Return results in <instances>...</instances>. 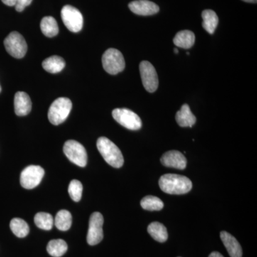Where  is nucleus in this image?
<instances>
[{
  "mask_svg": "<svg viewBox=\"0 0 257 257\" xmlns=\"http://www.w3.org/2000/svg\"><path fill=\"white\" fill-rule=\"evenodd\" d=\"M174 51H175V54H178L179 51H178V50H177V48L175 49V50H174Z\"/></svg>",
  "mask_w": 257,
  "mask_h": 257,
  "instance_id": "nucleus-32",
  "label": "nucleus"
},
{
  "mask_svg": "<svg viewBox=\"0 0 257 257\" xmlns=\"http://www.w3.org/2000/svg\"><path fill=\"white\" fill-rule=\"evenodd\" d=\"M202 17L203 19L202 27L208 33L212 35L215 31L219 18L215 12L211 10H205L202 12Z\"/></svg>",
  "mask_w": 257,
  "mask_h": 257,
  "instance_id": "nucleus-19",
  "label": "nucleus"
},
{
  "mask_svg": "<svg viewBox=\"0 0 257 257\" xmlns=\"http://www.w3.org/2000/svg\"><path fill=\"white\" fill-rule=\"evenodd\" d=\"M67 243L63 239L51 240L47 246V251L49 254L53 257H61L67 252Z\"/></svg>",
  "mask_w": 257,
  "mask_h": 257,
  "instance_id": "nucleus-23",
  "label": "nucleus"
},
{
  "mask_svg": "<svg viewBox=\"0 0 257 257\" xmlns=\"http://www.w3.org/2000/svg\"><path fill=\"white\" fill-rule=\"evenodd\" d=\"M42 67L47 72L52 74L62 72L65 67L64 59L60 56L54 55L47 58L42 62Z\"/></svg>",
  "mask_w": 257,
  "mask_h": 257,
  "instance_id": "nucleus-18",
  "label": "nucleus"
},
{
  "mask_svg": "<svg viewBox=\"0 0 257 257\" xmlns=\"http://www.w3.org/2000/svg\"><path fill=\"white\" fill-rule=\"evenodd\" d=\"M4 45L7 52L17 59L23 58L28 51L25 38L18 32H13L5 38Z\"/></svg>",
  "mask_w": 257,
  "mask_h": 257,
  "instance_id": "nucleus-5",
  "label": "nucleus"
},
{
  "mask_svg": "<svg viewBox=\"0 0 257 257\" xmlns=\"http://www.w3.org/2000/svg\"><path fill=\"white\" fill-rule=\"evenodd\" d=\"M45 175V170L40 166L30 165L22 172L20 184L23 188L32 189L42 182Z\"/></svg>",
  "mask_w": 257,
  "mask_h": 257,
  "instance_id": "nucleus-9",
  "label": "nucleus"
},
{
  "mask_svg": "<svg viewBox=\"0 0 257 257\" xmlns=\"http://www.w3.org/2000/svg\"><path fill=\"white\" fill-rule=\"evenodd\" d=\"M142 207L145 210L160 211L164 208V203L160 198L149 195L142 199Z\"/></svg>",
  "mask_w": 257,
  "mask_h": 257,
  "instance_id": "nucleus-25",
  "label": "nucleus"
},
{
  "mask_svg": "<svg viewBox=\"0 0 257 257\" xmlns=\"http://www.w3.org/2000/svg\"><path fill=\"white\" fill-rule=\"evenodd\" d=\"M15 111L18 116H26L31 111L32 101L27 93L18 92L15 96Z\"/></svg>",
  "mask_w": 257,
  "mask_h": 257,
  "instance_id": "nucleus-14",
  "label": "nucleus"
},
{
  "mask_svg": "<svg viewBox=\"0 0 257 257\" xmlns=\"http://www.w3.org/2000/svg\"><path fill=\"white\" fill-rule=\"evenodd\" d=\"M128 8L135 14L141 16H150L157 14L160 8L155 3L149 0H136L128 4Z\"/></svg>",
  "mask_w": 257,
  "mask_h": 257,
  "instance_id": "nucleus-12",
  "label": "nucleus"
},
{
  "mask_svg": "<svg viewBox=\"0 0 257 257\" xmlns=\"http://www.w3.org/2000/svg\"><path fill=\"white\" fill-rule=\"evenodd\" d=\"M220 237L230 256H242V248L241 245L232 235L223 231L220 233Z\"/></svg>",
  "mask_w": 257,
  "mask_h": 257,
  "instance_id": "nucleus-15",
  "label": "nucleus"
},
{
  "mask_svg": "<svg viewBox=\"0 0 257 257\" xmlns=\"http://www.w3.org/2000/svg\"><path fill=\"white\" fill-rule=\"evenodd\" d=\"M98 151L106 163L114 168H120L124 165V157L118 147L109 139L101 137L96 143Z\"/></svg>",
  "mask_w": 257,
  "mask_h": 257,
  "instance_id": "nucleus-2",
  "label": "nucleus"
},
{
  "mask_svg": "<svg viewBox=\"0 0 257 257\" xmlns=\"http://www.w3.org/2000/svg\"><path fill=\"white\" fill-rule=\"evenodd\" d=\"M1 91H2V88H1V86H0V92H1Z\"/></svg>",
  "mask_w": 257,
  "mask_h": 257,
  "instance_id": "nucleus-33",
  "label": "nucleus"
},
{
  "mask_svg": "<svg viewBox=\"0 0 257 257\" xmlns=\"http://www.w3.org/2000/svg\"><path fill=\"white\" fill-rule=\"evenodd\" d=\"M140 72L144 87L147 92H155L158 88V76L155 67L148 61H143L140 64Z\"/></svg>",
  "mask_w": 257,
  "mask_h": 257,
  "instance_id": "nucleus-11",
  "label": "nucleus"
},
{
  "mask_svg": "<svg viewBox=\"0 0 257 257\" xmlns=\"http://www.w3.org/2000/svg\"><path fill=\"white\" fill-rule=\"evenodd\" d=\"M176 46L183 49H189L193 47L195 42V35L194 32L189 30L179 32L173 40Z\"/></svg>",
  "mask_w": 257,
  "mask_h": 257,
  "instance_id": "nucleus-17",
  "label": "nucleus"
},
{
  "mask_svg": "<svg viewBox=\"0 0 257 257\" xmlns=\"http://www.w3.org/2000/svg\"><path fill=\"white\" fill-rule=\"evenodd\" d=\"M10 229L13 234L19 238H24L28 236L30 232V227L28 223L20 218H14L10 221Z\"/></svg>",
  "mask_w": 257,
  "mask_h": 257,
  "instance_id": "nucleus-24",
  "label": "nucleus"
},
{
  "mask_svg": "<svg viewBox=\"0 0 257 257\" xmlns=\"http://www.w3.org/2000/svg\"><path fill=\"white\" fill-rule=\"evenodd\" d=\"M209 257H224V256L218 251H213L210 253Z\"/></svg>",
  "mask_w": 257,
  "mask_h": 257,
  "instance_id": "nucleus-30",
  "label": "nucleus"
},
{
  "mask_svg": "<svg viewBox=\"0 0 257 257\" xmlns=\"http://www.w3.org/2000/svg\"><path fill=\"white\" fill-rule=\"evenodd\" d=\"M147 231L150 236L159 242H165L168 239L167 228L165 227V225L157 221L152 222L149 225Z\"/></svg>",
  "mask_w": 257,
  "mask_h": 257,
  "instance_id": "nucleus-20",
  "label": "nucleus"
},
{
  "mask_svg": "<svg viewBox=\"0 0 257 257\" xmlns=\"http://www.w3.org/2000/svg\"><path fill=\"white\" fill-rule=\"evenodd\" d=\"M104 218L99 212H94L89 219V229H88L87 241L91 246L100 243L104 237L103 233Z\"/></svg>",
  "mask_w": 257,
  "mask_h": 257,
  "instance_id": "nucleus-10",
  "label": "nucleus"
},
{
  "mask_svg": "<svg viewBox=\"0 0 257 257\" xmlns=\"http://www.w3.org/2000/svg\"><path fill=\"white\" fill-rule=\"evenodd\" d=\"M83 186L77 179L71 181L69 183L68 192L69 196L74 202H79L82 198Z\"/></svg>",
  "mask_w": 257,
  "mask_h": 257,
  "instance_id": "nucleus-27",
  "label": "nucleus"
},
{
  "mask_svg": "<svg viewBox=\"0 0 257 257\" xmlns=\"http://www.w3.org/2000/svg\"><path fill=\"white\" fill-rule=\"evenodd\" d=\"M242 1L245 2V3H256L257 0H242Z\"/></svg>",
  "mask_w": 257,
  "mask_h": 257,
  "instance_id": "nucleus-31",
  "label": "nucleus"
},
{
  "mask_svg": "<svg viewBox=\"0 0 257 257\" xmlns=\"http://www.w3.org/2000/svg\"><path fill=\"white\" fill-rule=\"evenodd\" d=\"M112 116L115 121L128 130L136 131L143 126L140 116L130 109L125 108L115 109L112 111Z\"/></svg>",
  "mask_w": 257,
  "mask_h": 257,
  "instance_id": "nucleus-7",
  "label": "nucleus"
},
{
  "mask_svg": "<svg viewBox=\"0 0 257 257\" xmlns=\"http://www.w3.org/2000/svg\"><path fill=\"white\" fill-rule=\"evenodd\" d=\"M162 165L167 167L184 170L187 167V159L180 152L172 150L166 152L161 158Z\"/></svg>",
  "mask_w": 257,
  "mask_h": 257,
  "instance_id": "nucleus-13",
  "label": "nucleus"
},
{
  "mask_svg": "<svg viewBox=\"0 0 257 257\" xmlns=\"http://www.w3.org/2000/svg\"><path fill=\"white\" fill-rule=\"evenodd\" d=\"M32 0H17V4L15 5V9L19 13L23 12L26 7L31 4Z\"/></svg>",
  "mask_w": 257,
  "mask_h": 257,
  "instance_id": "nucleus-28",
  "label": "nucleus"
},
{
  "mask_svg": "<svg viewBox=\"0 0 257 257\" xmlns=\"http://www.w3.org/2000/svg\"><path fill=\"white\" fill-rule=\"evenodd\" d=\"M102 65L107 73L119 74L125 68V61L122 54L116 49H108L102 56Z\"/></svg>",
  "mask_w": 257,
  "mask_h": 257,
  "instance_id": "nucleus-4",
  "label": "nucleus"
},
{
  "mask_svg": "<svg viewBox=\"0 0 257 257\" xmlns=\"http://www.w3.org/2000/svg\"><path fill=\"white\" fill-rule=\"evenodd\" d=\"M61 17L66 28L69 31L77 33L83 27V16L79 10L71 5H66L61 11Z\"/></svg>",
  "mask_w": 257,
  "mask_h": 257,
  "instance_id": "nucleus-8",
  "label": "nucleus"
},
{
  "mask_svg": "<svg viewBox=\"0 0 257 257\" xmlns=\"http://www.w3.org/2000/svg\"><path fill=\"white\" fill-rule=\"evenodd\" d=\"M35 223L37 227L43 230H51L53 227V216L49 213L39 212L35 216Z\"/></svg>",
  "mask_w": 257,
  "mask_h": 257,
  "instance_id": "nucleus-26",
  "label": "nucleus"
},
{
  "mask_svg": "<svg viewBox=\"0 0 257 257\" xmlns=\"http://www.w3.org/2000/svg\"><path fill=\"white\" fill-rule=\"evenodd\" d=\"M72 222V214L69 211L64 209L59 211L54 219V224L60 231H67L70 229Z\"/></svg>",
  "mask_w": 257,
  "mask_h": 257,
  "instance_id": "nucleus-22",
  "label": "nucleus"
},
{
  "mask_svg": "<svg viewBox=\"0 0 257 257\" xmlns=\"http://www.w3.org/2000/svg\"><path fill=\"white\" fill-rule=\"evenodd\" d=\"M72 101L68 98L60 97L51 104L48 111L49 120L52 124L59 125L68 117L72 110Z\"/></svg>",
  "mask_w": 257,
  "mask_h": 257,
  "instance_id": "nucleus-3",
  "label": "nucleus"
},
{
  "mask_svg": "<svg viewBox=\"0 0 257 257\" xmlns=\"http://www.w3.org/2000/svg\"><path fill=\"white\" fill-rule=\"evenodd\" d=\"M64 155L70 162L79 167H84L87 163V154L84 146L74 140H68L64 143Z\"/></svg>",
  "mask_w": 257,
  "mask_h": 257,
  "instance_id": "nucleus-6",
  "label": "nucleus"
},
{
  "mask_svg": "<svg viewBox=\"0 0 257 257\" xmlns=\"http://www.w3.org/2000/svg\"><path fill=\"white\" fill-rule=\"evenodd\" d=\"M41 31L47 37H53L58 35L59 27L57 21L52 17H45L40 23Z\"/></svg>",
  "mask_w": 257,
  "mask_h": 257,
  "instance_id": "nucleus-21",
  "label": "nucleus"
},
{
  "mask_svg": "<svg viewBox=\"0 0 257 257\" xmlns=\"http://www.w3.org/2000/svg\"><path fill=\"white\" fill-rule=\"evenodd\" d=\"M2 2L10 7L15 6L17 4V0H2Z\"/></svg>",
  "mask_w": 257,
  "mask_h": 257,
  "instance_id": "nucleus-29",
  "label": "nucleus"
},
{
  "mask_svg": "<svg viewBox=\"0 0 257 257\" xmlns=\"http://www.w3.org/2000/svg\"><path fill=\"white\" fill-rule=\"evenodd\" d=\"M159 185L164 192L176 195L187 194L192 188V181L188 177L175 174L162 176L159 180Z\"/></svg>",
  "mask_w": 257,
  "mask_h": 257,
  "instance_id": "nucleus-1",
  "label": "nucleus"
},
{
  "mask_svg": "<svg viewBox=\"0 0 257 257\" xmlns=\"http://www.w3.org/2000/svg\"><path fill=\"white\" fill-rule=\"evenodd\" d=\"M176 121L182 127H192L195 124L197 119L191 111L188 104H184L181 107L180 110L176 114Z\"/></svg>",
  "mask_w": 257,
  "mask_h": 257,
  "instance_id": "nucleus-16",
  "label": "nucleus"
}]
</instances>
